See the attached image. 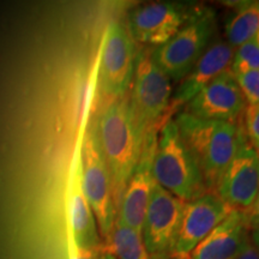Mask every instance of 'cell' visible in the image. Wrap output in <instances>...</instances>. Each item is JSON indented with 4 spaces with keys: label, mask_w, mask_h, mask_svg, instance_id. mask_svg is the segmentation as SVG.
I'll return each instance as SVG.
<instances>
[{
    "label": "cell",
    "mask_w": 259,
    "mask_h": 259,
    "mask_svg": "<svg viewBox=\"0 0 259 259\" xmlns=\"http://www.w3.org/2000/svg\"><path fill=\"white\" fill-rule=\"evenodd\" d=\"M191 10L168 2L139 5L130 12L127 29L135 42L153 48L160 47L185 24Z\"/></svg>",
    "instance_id": "10"
},
{
    "label": "cell",
    "mask_w": 259,
    "mask_h": 259,
    "mask_svg": "<svg viewBox=\"0 0 259 259\" xmlns=\"http://www.w3.org/2000/svg\"><path fill=\"white\" fill-rule=\"evenodd\" d=\"M259 31V2L240 3L226 23L227 42L233 48L253 40Z\"/></svg>",
    "instance_id": "18"
},
{
    "label": "cell",
    "mask_w": 259,
    "mask_h": 259,
    "mask_svg": "<svg viewBox=\"0 0 259 259\" xmlns=\"http://www.w3.org/2000/svg\"><path fill=\"white\" fill-rule=\"evenodd\" d=\"M254 38H255V41H257V44L259 45V31H258V34L255 35V37H254Z\"/></svg>",
    "instance_id": "29"
},
{
    "label": "cell",
    "mask_w": 259,
    "mask_h": 259,
    "mask_svg": "<svg viewBox=\"0 0 259 259\" xmlns=\"http://www.w3.org/2000/svg\"><path fill=\"white\" fill-rule=\"evenodd\" d=\"M128 99V112L142 148L150 135L157 134L169 114L173 95L171 80L155 64L151 48L139 51Z\"/></svg>",
    "instance_id": "3"
},
{
    "label": "cell",
    "mask_w": 259,
    "mask_h": 259,
    "mask_svg": "<svg viewBox=\"0 0 259 259\" xmlns=\"http://www.w3.org/2000/svg\"><path fill=\"white\" fill-rule=\"evenodd\" d=\"M153 177L157 185L185 203L210 192L198 164L181 138L174 116L158 130Z\"/></svg>",
    "instance_id": "4"
},
{
    "label": "cell",
    "mask_w": 259,
    "mask_h": 259,
    "mask_svg": "<svg viewBox=\"0 0 259 259\" xmlns=\"http://www.w3.org/2000/svg\"><path fill=\"white\" fill-rule=\"evenodd\" d=\"M250 240L244 211L233 210L189 254L191 259H234Z\"/></svg>",
    "instance_id": "16"
},
{
    "label": "cell",
    "mask_w": 259,
    "mask_h": 259,
    "mask_svg": "<svg viewBox=\"0 0 259 259\" xmlns=\"http://www.w3.org/2000/svg\"><path fill=\"white\" fill-rule=\"evenodd\" d=\"M251 240L253 242V245L259 250V228L253 229L251 234Z\"/></svg>",
    "instance_id": "25"
},
{
    "label": "cell",
    "mask_w": 259,
    "mask_h": 259,
    "mask_svg": "<svg viewBox=\"0 0 259 259\" xmlns=\"http://www.w3.org/2000/svg\"><path fill=\"white\" fill-rule=\"evenodd\" d=\"M246 134L251 143L259 142V105H247L245 108Z\"/></svg>",
    "instance_id": "21"
},
{
    "label": "cell",
    "mask_w": 259,
    "mask_h": 259,
    "mask_svg": "<svg viewBox=\"0 0 259 259\" xmlns=\"http://www.w3.org/2000/svg\"><path fill=\"white\" fill-rule=\"evenodd\" d=\"M102 248H82L73 244L70 246L71 259H101Z\"/></svg>",
    "instance_id": "22"
},
{
    "label": "cell",
    "mask_w": 259,
    "mask_h": 259,
    "mask_svg": "<svg viewBox=\"0 0 259 259\" xmlns=\"http://www.w3.org/2000/svg\"><path fill=\"white\" fill-rule=\"evenodd\" d=\"M82 189L95 216L102 242L111 234L116 219L111 176L97 138L95 119L89 122L80 139Z\"/></svg>",
    "instance_id": "6"
},
{
    "label": "cell",
    "mask_w": 259,
    "mask_h": 259,
    "mask_svg": "<svg viewBox=\"0 0 259 259\" xmlns=\"http://www.w3.org/2000/svg\"><path fill=\"white\" fill-rule=\"evenodd\" d=\"M97 65V85L103 105L127 96L134 79L136 42L127 27L113 21L107 28Z\"/></svg>",
    "instance_id": "7"
},
{
    "label": "cell",
    "mask_w": 259,
    "mask_h": 259,
    "mask_svg": "<svg viewBox=\"0 0 259 259\" xmlns=\"http://www.w3.org/2000/svg\"><path fill=\"white\" fill-rule=\"evenodd\" d=\"M82 139V137H80ZM80 139L74 150L69 180V220L71 244L82 248H102L97 223L82 189Z\"/></svg>",
    "instance_id": "15"
},
{
    "label": "cell",
    "mask_w": 259,
    "mask_h": 259,
    "mask_svg": "<svg viewBox=\"0 0 259 259\" xmlns=\"http://www.w3.org/2000/svg\"><path fill=\"white\" fill-rule=\"evenodd\" d=\"M246 215V220H247L248 227L250 229H257L259 228V194L258 197L255 198L254 203L252 204V206L247 211H244Z\"/></svg>",
    "instance_id": "23"
},
{
    "label": "cell",
    "mask_w": 259,
    "mask_h": 259,
    "mask_svg": "<svg viewBox=\"0 0 259 259\" xmlns=\"http://www.w3.org/2000/svg\"><path fill=\"white\" fill-rule=\"evenodd\" d=\"M216 28L215 12L194 8L185 24L169 41L151 48V57L171 82L179 83L211 44Z\"/></svg>",
    "instance_id": "5"
},
{
    "label": "cell",
    "mask_w": 259,
    "mask_h": 259,
    "mask_svg": "<svg viewBox=\"0 0 259 259\" xmlns=\"http://www.w3.org/2000/svg\"><path fill=\"white\" fill-rule=\"evenodd\" d=\"M185 202L155 183L142 236L150 259H169L176 252Z\"/></svg>",
    "instance_id": "8"
},
{
    "label": "cell",
    "mask_w": 259,
    "mask_h": 259,
    "mask_svg": "<svg viewBox=\"0 0 259 259\" xmlns=\"http://www.w3.org/2000/svg\"><path fill=\"white\" fill-rule=\"evenodd\" d=\"M101 259H115L113 257L112 254H108V253H103L102 252V255H101Z\"/></svg>",
    "instance_id": "27"
},
{
    "label": "cell",
    "mask_w": 259,
    "mask_h": 259,
    "mask_svg": "<svg viewBox=\"0 0 259 259\" xmlns=\"http://www.w3.org/2000/svg\"><path fill=\"white\" fill-rule=\"evenodd\" d=\"M259 70V45L253 40L246 42L236 48L233 56L231 72L233 74H240L248 71Z\"/></svg>",
    "instance_id": "19"
},
{
    "label": "cell",
    "mask_w": 259,
    "mask_h": 259,
    "mask_svg": "<svg viewBox=\"0 0 259 259\" xmlns=\"http://www.w3.org/2000/svg\"><path fill=\"white\" fill-rule=\"evenodd\" d=\"M234 259H259V250L252 242L251 236L250 240L246 242L244 248L239 252V254Z\"/></svg>",
    "instance_id": "24"
},
{
    "label": "cell",
    "mask_w": 259,
    "mask_h": 259,
    "mask_svg": "<svg viewBox=\"0 0 259 259\" xmlns=\"http://www.w3.org/2000/svg\"><path fill=\"white\" fill-rule=\"evenodd\" d=\"M233 210L215 192H208L186 202L174 254H190Z\"/></svg>",
    "instance_id": "13"
},
{
    "label": "cell",
    "mask_w": 259,
    "mask_h": 259,
    "mask_svg": "<svg viewBox=\"0 0 259 259\" xmlns=\"http://www.w3.org/2000/svg\"><path fill=\"white\" fill-rule=\"evenodd\" d=\"M157 135L158 132L150 135L145 141L137 166L116 205V221L141 233L151 191L155 185L153 160L156 150Z\"/></svg>",
    "instance_id": "11"
},
{
    "label": "cell",
    "mask_w": 259,
    "mask_h": 259,
    "mask_svg": "<svg viewBox=\"0 0 259 259\" xmlns=\"http://www.w3.org/2000/svg\"><path fill=\"white\" fill-rule=\"evenodd\" d=\"M102 252L112 254L115 259H150L142 233L116 220L111 234L102 242Z\"/></svg>",
    "instance_id": "17"
},
{
    "label": "cell",
    "mask_w": 259,
    "mask_h": 259,
    "mask_svg": "<svg viewBox=\"0 0 259 259\" xmlns=\"http://www.w3.org/2000/svg\"><path fill=\"white\" fill-rule=\"evenodd\" d=\"M245 108L246 101L234 74L227 70L200 90L184 111L204 120L235 122Z\"/></svg>",
    "instance_id": "12"
},
{
    "label": "cell",
    "mask_w": 259,
    "mask_h": 259,
    "mask_svg": "<svg viewBox=\"0 0 259 259\" xmlns=\"http://www.w3.org/2000/svg\"><path fill=\"white\" fill-rule=\"evenodd\" d=\"M234 48L227 41L211 42L190 72L178 83L170 100L169 114L174 116L203 88L227 70H231Z\"/></svg>",
    "instance_id": "14"
},
{
    "label": "cell",
    "mask_w": 259,
    "mask_h": 259,
    "mask_svg": "<svg viewBox=\"0 0 259 259\" xmlns=\"http://www.w3.org/2000/svg\"><path fill=\"white\" fill-rule=\"evenodd\" d=\"M215 193L232 209L247 211L259 194V153L247 138L220 178Z\"/></svg>",
    "instance_id": "9"
},
{
    "label": "cell",
    "mask_w": 259,
    "mask_h": 259,
    "mask_svg": "<svg viewBox=\"0 0 259 259\" xmlns=\"http://www.w3.org/2000/svg\"><path fill=\"white\" fill-rule=\"evenodd\" d=\"M174 120L209 191L215 192L220 178L245 138L244 131L236 122L204 120L185 111L178 112Z\"/></svg>",
    "instance_id": "1"
},
{
    "label": "cell",
    "mask_w": 259,
    "mask_h": 259,
    "mask_svg": "<svg viewBox=\"0 0 259 259\" xmlns=\"http://www.w3.org/2000/svg\"><path fill=\"white\" fill-rule=\"evenodd\" d=\"M252 145H253V147H254V149H255V150H257L258 151V153H259V142H257V143H251Z\"/></svg>",
    "instance_id": "28"
},
{
    "label": "cell",
    "mask_w": 259,
    "mask_h": 259,
    "mask_svg": "<svg viewBox=\"0 0 259 259\" xmlns=\"http://www.w3.org/2000/svg\"><path fill=\"white\" fill-rule=\"evenodd\" d=\"M234 77L246 103L252 106L259 105V70L234 74Z\"/></svg>",
    "instance_id": "20"
},
{
    "label": "cell",
    "mask_w": 259,
    "mask_h": 259,
    "mask_svg": "<svg viewBox=\"0 0 259 259\" xmlns=\"http://www.w3.org/2000/svg\"><path fill=\"white\" fill-rule=\"evenodd\" d=\"M94 119L100 148L111 176L116 208L143 148L131 122L127 96L103 105Z\"/></svg>",
    "instance_id": "2"
},
{
    "label": "cell",
    "mask_w": 259,
    "mask_h": 259,
    "mask_svg": "<svg viewBox=\"0 0 259 259\" xmlns=\"http://www.w3.org/2000/svg\"><path fill=\"white\" fill-rule=\"evenodd\" d=\"M169 259H191L190 255H183V254H174L173 257H170Z\"/></svg>",
    "instance_id": "26"
}]
</instances>
